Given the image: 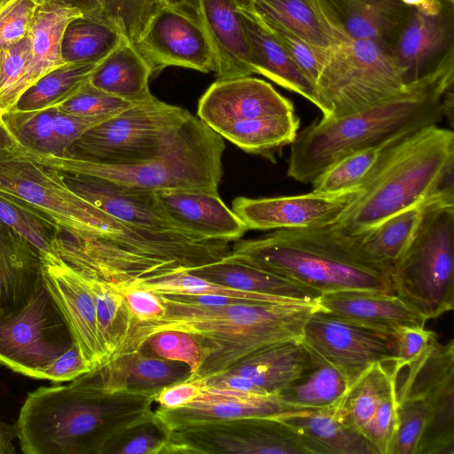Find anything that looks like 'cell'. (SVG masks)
I'll list each match as a JSON object with an SVG mask.
<instances>
[{
	"mask_svg": "<svg viewBox=\"0 0 454 454\" xmlns=\"http://www.w3.org/2000/svg\"><path fill=\"white\" fill-rule=\"evenodd\" d=\"M294 410L297 409L284 403L277 395L204 387L200 395L186 405L176 409L159 408L154 412L171 430L176 431L222 420L278 417Z\"/></svg>",
	"mask_w": 454,
	"mask_h": 454,
	"instance_id": "cell-23",
	"label": "cell"
},
{
	"mask_svg": "<svg viewBox=\"0 0 454 454\" xmlns=\"http://www.w3.org/2000/svg\"><path fill=\"white\" fill-rule=\"evenodd\" d=\"M397 374L394 361L372 365L336 403L341 419L363 434L384 395L396 381Z\"/></svg>",
	"mask_w": 454,
	"mask_h": 454,
	"instance_id": "cell-37",
	"label": "cell"
},
{
	"mask_svg": "<svg viewBox=\"0 0 454 454\" xmlns=\"http://www.w3.org/2000/svg\"><path fill=\"white\" fill-rule=\"evenodd\" d=\"M311 362V355L300 340H288L263 347L201 381L208 387L278 396Z\"/></svg>",
	"mask_w": 454,
	"mask_h": 454,
	"instance_id": "cell-18",
	"label": "cell"
},
{
	"mask_svg": "<svg viewBox=\"0 0 454 454\" xmlns=\"http://www.w3.org/2000/svg\"><path fill=\"white\" fill-rule=\"evenodd\" d=\"M299 340L313 357L338 370L349 387L372 365L396 356V333L334 317L318 308Z\"/></svg>",
	"mask_w": 454,
	"mask_h": 454,
	"instance_id": "cell-13",
	"label": "cell"
},
{
	"mask_svg": "<svg viewBox=\"0 0 454 454\" xmlns=\"http://www.w3.org/2000/svg\"><path fill=\"white\" fill-rule=\"evenodd\" d=\"M300 128V119L294 113L258 118L232 125L218 132L247 153L275 159L286 145L294 141Z\"/></svg>",
	"mask_w": 454,
	"mask_h": 454,
	"instance_id": "cell-36",
	"label": "cell"
},
{
	"mask_svg": "<svg viewBox=\"0 0 454 454\" xmlns=\"http://www.w3.org/2000/svg\"><path fill=\"white\" fill-rule=\"evenodd\" d=\"M141 348L150 355L185 364L192 375L201 362L199 343L193 336L182 331L164 330L155 333L145 340Z\"/></svg>",
	"mask_w": 454,
	"mask_h": 454,
	"instance_id": "cell-48",
	"label": "cell"
},
{
	"mask_svg": "<svg viewBox=\"0 0 454 454\" xmlns=\"http://www.w3.org/2000/svg\"><path fill=\"white\" fill-rule=\"evenodd\" d=\"M425 203L396 213L357 235L363 252L372 260L393 269L415 234Z\"/></svg>",
	"mask_w": 454,
	"mask_h": 454,
	"instance_id": "cell-39",
	"label": "cell"
},
{
	"mask_svg": "<svg viewBox=\"0 0 454 454\" xmlns=\"http://www.w3.org/2000/svg\"><path fill=\"white\" fill-rule=\"evenodd\" d=\"M181 454H307L297 434L276 417L203 423L174 431Z\"/></svg>",
	"mask_w": 454,
	"mask_h": 454,
	"instance_id": "cell-14",
	"label": "cell"
},
{
	"mask_svg": "<svg viewBox=\"0 0 454 454\" xmlns=\"http://www.w3.org/2000/svg\"><path fill=\"white\" fill-rule=\"evenodd\" d=\"M0 222L31 244L41 257L56 255L54 241L61 229L42 211L0 192Z\"/></svg>",
	"mask_w": 454,
	"mask_h": 454,
	"instance_id": "cell-42",
	"label": "cell"
},
{
	"mask_svg": "<svg viewBox=\"0 0 454 454\" xmlns=\"http://www.w3.org/2000/svg\"><path fill=\"white\" fill-rule=\"evenodd\" d=\"M454 61L400 92L353 113L313 121L290 145L287 176L312 183L333 163L351 153L395 143L438 124L453 91Z\"/></svg>",
	"mask_w": 454,
	"mask_h": 454,
	"instance_id": "cell-1",
	"label": "cell"
},
{
	"mask_svg": "<svg viewBox=\"0 0 454 454\" xmlns=\"http://www.w3.org/2000/svg\"><path fill=\"white\" fill-rule=\"evenodd\" d=\"M361 189L337 194L309 193L251 199L238 197L232 211L247 230L313 228L334 224Z\"/></svg>",
	"mask_w": 454,
	"mask_h": 454,
	"instance_id": "cell-17",
	"label": "cell"
},
{
	"mask_svg": "<svg viewBox=\"0 0 454 454\" xmlns=\"http://www.w3.org/2000/svg\"><path fill=\"white\" fill-rule=\"evenodd\" d=\"M173 434L151 411L117 433L102 454H169Z\"/></svg>",
	"mask_w": 454,
	"mask_h": 454,
	"instance_id": "cell-44",
	"label": "cell"
},
{
	"mask_svg": "<svg viewBox=\"0 0 454 454\" xmlns=\"http://www.w3.org/2000/svg\"><path fill=\"white\" fill-rule=\"evenodd\" d=\"M405 87L382 45L372 40L348 39L327 51L315 82L314 105L324 118H335L380 102Z\"/></svg>",
	"mask_w": 454,
	"mask_h": 454,
	"instance_id": "cell-9",
	"label": "cell"
},
{
	"mask_svg": "<svg viewBox=\"0 0 454 454\" xmlns=\"http://www.w3.org/2000/svg\"><path fill=\"white\" fill-rule=\"evenodd\" d=\"M132 43L153 74L168 67L215 72V58L205 29L197 14L188 8L160 5Z\"/></svg>",
	"mask_w": 454,
	"mask_h": 454,
	"instance_id": "cell-15",
	"label": "cell"
},
{
	"mask_svg": "<svg viewBox=\"0 0 454 454\" xmlns=\"http://www.w3.org/2000/svg\"><path fill=\"white\" fill-rule=\"evenodd\" d=\"M159 207L180 232L202 240L232 241L247 231L244 223L220 199L202 190L154 192Z\"/></svg>",
	"mask_w": 454,
	"mask_h": 454,
	"instance_id": "cell-22",
	"label": "cell"
},
{
	"mask_svg": "<svg viewBox=\"0 0 454 454\" xmlns=\"http://www.w3.org/2000/svg\"><path fill=\"white\" fill-rule=\"evenodd\" d=\"M82 15L79 10L59 1H37L27 32L28 62L6 100L4 113L12 110L22 93L40 78L66 64L61 55L62 35L68 22Z\"/></svg>",
	"mask_w": 454,
	"mask_h": 454,
	"instance_id": "cell-24",
	"label": "cell"
},
{
	"mask_svg": "<svg viewBox=\"0 0 454 454\" xmlns=\"http://www.w3.org/2000/svg\"><path fill=\"white\" fill-rule=\"evenodd\" d=\"M318 309L329 316L396 333L411 327H424L427 321L395 294L345 290L322 294Z\"/></svg>",
	"mask_w": 454,
	"mask_h": 454,
	"instance_id": "cell-26",
	"label": "cell"
},
{
	"mask_svg": "<svg viewBox=\"0 0 454 454\" xmlns=\"http://www.w3.org/2000/svg\"><path fill=\"white\" fill-rule=\"evenodd\" d=\"M101 121H103L74 115L57 108L53 121V155H67L78 138Z\"/></svg>",
	"mask_w": 454,
	"mask_h": 454,
	"instance_id": "cell-52",
	"label": "cell"
},
{
	"mask_svg": "<svg viewBox=\"0 0 454 454\" xmlns=\"http://www.w3.org/2000/svg\"><path fill=\"white\" fill-rule=\"evenodd\" d=\"M452 1H454V0H452Z\"/></svg>",
	"mask_w": 454,
	"mask_h": 454,
	"instance_id": "cell-62",
	"label": "cell"
},
{
	"mask_svg": "<svg viewBox=\"0 0 454 454\" xmlns=\"http://www.w3.org/2000/svg\"><path fill=\"white\" fill-rule=\"evenodd\" d=\"M36 0H8L0 7V50L27 36Z\"/></svg>",
	"mask_w": 454,
	"mask_h": 454,
	"instance_id": "cell-50",
	"label": "cell"
},
{
	"mask_svg": "<svg viewBox=\"0 0 454 454\" xmlns=\"http://www.w3.org/2000/svg\"><path fill=\"white\" fill-rule=\"evenodd\" d=\"M8 0H0V7L6 3Z\"/></svg>",
	"mask_w": 454,
	"mask_h": 454,
	"instance_id": "cell-61",
	"label": "cell"
},
{
	"mask_svg": "<svg viewBox=\"0 0 454 454\" xmlns=\"http://www.w3.org/2000/svg\"><path fill=\"white\" fill-rule=\"evenodd\" d=\"M42 282L37 250L0 222V318L22 308Z\"/></svg>",
	"mask_w": 454,
	"mask_h": 454,
	"instance_id": "cell-31",
	"label": "cell"
},
{
	"mask_svg": "<svg viewBox=\"0 0 454 454\" xmlns=\"http://www.w3.org/2000/svg\"><path fill=\"white\" fill-rule=\"evenodd\" d=\"M15 438V426L0 420V454H13L16 451L14 446Z\"/></svg>",
	"mask_w": 454,
	"mask_h": 454,
	"instance_id": "cell-58",
	"label": "cell"
},
{
	"mask_svg": "<svg viewBox=\"0 0 454 454\" xmlns=\"http://www.w3.org/2000/svg\"><path fill=\"white\" fill-rule=\"evenodd\" d=\"M87 278L95 300L98 333L106 362L132 352L138 322L123 293L109 284Z\"/></svg>",
	"mask_w": 454,
	"mask_h": 454,
	"instance_id": "cell-35",
	"label": "cell"
},
{
	"mask_svg": "<svg viewBox=\"0 0 454 454\" xmlns=\"http://www.w3.org/2000/svg\"><path fill=\"white\" fill-rule=\"evenodd\" d=\"M42 1V0H36ZM79 10L84 16L100 19L103 0H55Z\"/></svg>",
	"mask_w": 454,
	"mask_h": 454,
	"instance_id": "cell-57",
	"label": "cell"
},
{
	"mask_svg": "<svg viewBox=\"0 0 454 454\" xmlns=\"http://www.w3.org/2000/svg\"><path fill=\"white\" fill-rule=\"evenodd\" d=\"M335 405L297 409L276 418L299 435L307 454H378L362 434L341 419Z\"/></svg>",
	"mask_w": 454,
	"mask_h": 454,
	"instance_id": "cell-29",
	"label": "cell"
},
{
	"mask_svg": "<svg viewBox=\"0 0 454 454\" xmlns=\"http://www.w3.org/2000/svg\"><path fill=\"white\" fill-rule=\"evenodd\" d=\"M189 272L213 283L270 295L286 302L317 304L321 295L310 287L231 259L229 255Z\"/></svg>",
	"mask_w": 454,
	"mask_h": 454,
	"instance_id": "cell-33",
	"label": "cell"
},
{
	"mask_svg": "<svg viewBox=\"0 0 454 454\" xmlns=\"http://www.w3.org/2000/svg\"><path fill=\"white\" fill-rule=\"evenodd\" d=\"M201 380H185L169 385L154 395V403L162 409L183 407L197 398L203 391Z\"/></svg>",
	"mask_w": 454,
	"mask_h": 454,
	"instance_id": "cell-56",
	"label": "cell"
},
{
	"mask_svg": "<svg viewBox=\"0 0 454 454\" xmlns=\"http://www.w3.org/2000/svg\"><path fill=\"white\" fill-rule=\"evenodd\" d=\"M158 294L165 313L159 319L137 325L132 349H139L150 335L160 331L191 334L200 348L201 362L190 380L223 372L263 347L299 340L307 319L318 308L317 303L296 302L203 305L173 294Z\"/></svg>",
	"mask_w": 454,
	"mask_h": 454,
	"instance_id": "cell-2",
	"label": "cell"
},
{
	"mask_svg": "<svg viewBox=\"0 0 454 454\" xmlns=\"http://www.w3.org/2000/svg\"><path fill=\"white\" fill-rule=\"evenodd\" d=\"M154 395L55 383L27 394L15 424L26 454H102L113 437L153 411Z\"/></svg>",
	"mask_w": 454,
	"mask_h": 454,
	"instance_id": "cell-3",
	"label": "cell"
},
{
	"mask_svg": "<svg viewBox=\"0 0 454 454\" xmlns=\"http://www.w3.org/2000/svg\"><path fill=\"white\" fill-rule=\"evenodd\" d=\"M129 308L138 324L160 318L165 306L160 295L140 286H135L122 292Z\"/></svg>",
	"mask_w": 454,
	"mask_h": 454,
	"instance_id": "cell-54",
	"label": "cell"
},
{
	"mask_svg": "<svg viewBox=\"0 0 454 454\" xmlns=\"http://www.w3.org/2000/svg\"><path fill=\"white\" fill-rule=\"evenodd\" d=\"M319 1L348 39L372 40L387 51L413 9L402 0Z\"/></svg>",
	"mask_w": 454,
	"mask_h": 454,
	"instance_id": "cell-28",
	"label": "cell"
},
{
	"mask_svg": "<svg viewBox=\"0 0 454 454\" xmlns=\"http://www.w3.org/2000/svg\"><path fill=\"white\" fill-rule=\"evenodd\" d=\"M57 107L21 112L10 110L0 117L23 149L54 154L53 121Z\"/></svg>",
	"mask_w": 454,
	"mask_h": 454,
	"instance_id": "cell-45",
	"label": "cell"
},
{
	"mask_svg": "<svg viewBox=\"0 0 454 454\" xmlns=\"http://www.w3.org/2000/svg\"><path fill=\"white\" fill-rule=\"evenodd\" d=\"M228 255L321 294L345 290L395 294L392 268L370 258L356 236L334 224L276 230L237 242Z\"/></svg>",
	"mask_w": 454,
	"mask_h": 454,
	"instance_id": "cell-4",
	"label": "cell"
},
{
	"mask_svg": "<svg viewBox=\"0 0 454 454\" xmlns=\"http://www.w3.org/2000/svg\"><path fill=\"white\" fill-rule=\"evenodd\" d=\"M396 338L394 365L398 372L416 361L438 340L436 333L425 326L402 329L396 333Z\"/></svg>",
	"mask_w": 454,
	"mask_h": 454,
	"instance_id": "cell-53",
	"label": "cell"
},
{
	"mask_svg": "<svg viewBox=\"0 0 454 454\" xmlns=\"http://www.w3.org/2000/svg\"><path fill=\"white\" fill-rule=\"evenodd\" d=\"M153 71L134 44L123 36L118 45L98 65L90 83L113 96L132 103L149 98Z\"/></svg>",
	"mask_w": 454,
	"mask_h": 454,
	"instance_id": "cell-34",
	"label": "cell"
},
{
	"mask_svg": "<svg viewBox=\"0 0 454 454\" xmlns=\"http://www.w3.org/2000/svg\"><path fill=\"white\" fill-rule=\"evenodd\" d=\"M120 30L106 20L79 16L67 25L61 40L65 63H98L121 42Z\"/></svg>",
	"mask_w": 454,
	"mask_h": 454,
	"instance_id": "cell-40",
	"label": "cell"
},
{
	"mask_svg": "<svg viewBox=\"0 0 454 454\" xmlns=\"http://www.w3.org/2000/svg\"><path fill=\"white\" fill-rule=\"evenodd\" d=\"M394 294L426 321L454 309V202L427 201L392 269Z\"/></svg>",
	"mask_w": 454,
	"mask_h": 454,
	"instance_id": "cell-7",
	"label": "cell"
},
{
	"mask_svg": "<svg viewBox=\"0 0 454 454\" xmlns=\"http://www.w3.org/2000/svg\"><path fill=\"white\" fill-rule=\"evenodd\" d=\"M404 4L411 6H416L421 4L424 0H402Z\"/></svg>",
	"mask_w": 454,
	"mask_h": 454,
	"instance_id": "cell-60",
	"label": "cell"
},
{
	"mask_svg": "<svg viewBox=\"0 0 454 454\" xmlns=\"http://www.w3.org/2000/svg\"><path fill=\"white\" fill-rule=\"evenodd\" d=\"M42 278L90 370L106 362L89 279L59 256L41 257Z\"/></svg>",
	"mask_w": 454,
	"mask_h": 454,
	"instance_id": "cell-19",
	"label": "cell"
},
{
	"mask_svg": "<svg viewBox=\"0 0 454 454\" xmlns=\"http://www.w3.org/2000/svg\"><path fill=\"white\" fill-rule=\"evenodd\" d=\"M100 62L64 64L27 89L12 109L28 112L59 107L90 81Z\"/></svg>",
	"mask_w": 454,
	"mask_h": 454,
	"instance_id": "cell-41",
	"label": "cell"
},
{
	"mask_svg": "<svg viewBox=\"0 0 454 454\" xmlns=\"http://www.w3.org/2000/svg\"><path fill=\"white\" fill-rule=\"evenodd\" d=\"M29 53L27 35L19 43L0 50V116L4 113L10 93L27 67Z\"/></svg>",
	"mask_w": 454,
	"mask_h": 454,
	"instance_id": "cell-51",
	"label": "cell"
},
{
	"mask_svg": "<svg viewBox=\"0 0 454 454\" xmlns=\"http://www.w3.org/2000/svg\"><path fill=\"white\" fill-rule=\"evenodd\" d=\"M348 388L338 370L312 356L311 364L301 376L282 390L278 397L296 409H325L334 406Z\"/></svg>",
	"mask_w": 454,
	"mask_h": 454,
	"instance_id": "cell-38",
	"label": "cell"
},
{
	"mask_svg": "<svg viewBox=\"0 0 454 454\" xmlns=\"http://www.w3.org/2000/svg\"><path fill=\"white\" fill-rule=\"evenodd\" d=\"M240 13L254 74L263 75L315 104L314 83L263 23L242 2Z\"/></svg>",
	"mask_w": 454,
	"mask_h": 454,
	"instance_id": "cell-32",
	"label": "cell"
},
{
	"mask_svg": "<svg viewBox=\"0 0 454 454\" xmlns=\"http://www.w3.org/2000/svg\"><path fill=\"white\" fill-rule=\"evenodd\" d=\"M261 21L315 86V82L328 51H324L313 47L301 37L280 25Z\"/></svg>",
	"mask_w": 454,
	"mask_h": 454,
	"instance_id": "cell-49",
	"label": "cell"
},
{
	"mask_svg": "<svg viewBox=\"0 0 454 454\" xmlns=\"http://www.w3.org/2000/svg\"><path fill=\"white\" fill-rule=\"evenodd\" d=\"M90 371L77 345L74 343L47 368L43 380H49L53 384L70 382Z\"/></svg>",
	"mask_w": 454,
	"mask_h": 454,
	"instance_id": "cell-55",
	"label": "cell"
},
{
	"mask_svg": "<svg viewBox=\"0 0 454 454\" xmlns=\"http://www.w3.org/2000/svg\"><path fill=\"white\" fill-rule=\"evenodd\" d=\"M20 150L63 173L82 175L145 192L202 190L218 193L223 176V138L192 114L152 158L129 164H107L70 156Z\"/></svg>",
	"mask_w": 454,
	"mask_h": 454,
	"instance_id": "cell-6",
	"label": "cell"
},
{
	"mask_svg": "<svg viewBox=\"0 0 454 454\" xmlns=\"http://www.w3.org/2000/svg\"><path fill=\"white\" fill-rule=\"evenodd\" d=\"M61 173L74 192L110 215L154 231L180 232L160 210L154 192L129 189L92 176Z\"/></svg>",
	"mask_w": 454,
	"mask_h": 454,
	"instance_id": "cell-25",
	"label": "cell"
},
{
	"mask_svg": "<svg viewBox=\"0 0 454 454\" xmlns=\"http://www.w3.org/2000/svg\"><path fill=\"white\" fill-rule=\"evenodd\" d=\"M388 52L405 85L454 61V1L424 0L413 6Z\"/></svg>",
	"mask_w": 454,
	"mask_h": 454,
	"instance_id": "cell-16",
	"label": "cell"
},
{
	"mask_svg": "<svg viewBox=\"0 0 454 454\" xmlns=\"http://www.w3.org/2000/svg\"><path fill=\"white\" fill-rule=\"evenodd\" d=\"M184 363L148 354L142 348L109 360L73 380L103 393L135 392L155 395L162 388L190 379Z\"/></svg>",
	"mask_w": 454,
	"mask_h": 454,
	"instance_id": "cell-21",
	"label": "cell"
},
{
	"mask_svg": "<svg viewBox=\"0 0 454 454\" xmlns=\"http://www.w3.org/2000/svg\"><path fill=\"white\" fill-rule=\"evenodd\" d=\"M261 20L280 25L313 47L327 51L348 38L319 0H241Z\"/></svg>",
	"mask_w": 454,
	"mask_h": 454,
	"instance_id": "cell-30",
	"label": "cell"
},
{
	"mask_svg": "<svg viewBox=\"0 0 454 454\" xmlns=\"http://www.w3.org/2000/svg\"><path fill=\"white\" fill-rule=\"evenodd\" d=\"M74 340L43 281L19 310L0 318V365L43 380L47 368Z\"/></svg>",
	"mask_w": 454,
	"mask_h": 454,
	"instance_id": "cell-11",
	"label": "cell"
},
{
	"mask_svg": "<svg viewBox=\"0 0 454 454\" xmlns=\"http://www.w3.org/2000/svg\"><path fill=\"white\" fill-rule=\"evenodd\" d=\"M197 16L215 54L217 79L254 74L240 0H197Z\"/></svg>",
	"mask_w": 454,
	"mask_h": 454,
	"instance_id": "cell-27",
	"label": "cell"
},
{
	"mask_svg": "<svg viewBox=\"0 0 454 454\" xmlns=\"http://www.w3.org/2000/svg\"><path fill=\"white\" fill-rule=\"evenodd\" d=\"M454 166V133L438 124L390 145L360 193L334 225L357 236L387 217L432 200Z\"/></svg>",
	"mask_w": 454,
	"mask_h": 454,
	"instance_id": "cell-5",
	"label": "cell"
},
{
	"mask_svg": "<svg viewBox=\"0 0 454 454\" xmlns=\"http://www.w3.org/2000/svg\"><path fill=\"white\" fill-rule=\"evenodd\" d=\"M0 192L42 211L68 234L84 232L96 208L67 185L59 170L31 159L18 144L0 151Z\"/></svg>",
	"mask_w": 454,
	"mask_h": 454,
	"instance_id": "cell-12",
	"label": "cell"
},
{
	"mask_svg": "<svg viewBox=\"0 0 454 454\" xmlns=\"http://www.w3.org/2000/svg\"><path fill=\"white\" fill-rule=\"evenodd\" d=\"M390 145L370 147L345 155L312 182V191L337 194L358 189L373 172Z\"/></svg>",
	"mask_w": 454,
	"mask_h": 454,
	"instance_id": "cell-43",
	"label": "cell"
},
{
	"mask_svg": "<svg viewBox=\"0 0 454 454\" xmlns=\"http://www.w3.org/2000/svg\"><path fill=\"white\" fill-rule=\"evenodd\" d=\"M396 377V429L418 454H454V340H436Z\"/></svg>",
	"mask_w": 454,
	"mask_h": 454,
	"instance_id": "cell-8",
	"label": "cell"
},
{
	"mask_svg": "<svg viewBox=\"0 0 454 454\" xmlns=\"http://www.w3.org/2000/svg\"><path fill=\"white\" fill-rule=\"evenodd\" d=\"M294 113L290 99L250 76L217 79L199 100L198 118L218 133L258 118Z\"/></svg>",
	"mask_w": 454,
	"mask_h": 454,
	"instance_id": "cell-20",
	"label": "cell"
},
{
	"mask_svg": "<svg viewBox=\"0 0 454 454\" xmlns=\"http://www.w3.org/2000/svg\"><path fill=\"white\" fill-rule=\"evenodd\" d=\"M17 142L0 117V151L16 147Z\"/></svg>",
	"mask_w": 454,
	"mask_h": 454,
	"instance_id": "cell-59",
	"label": "cell"
},
{
	"mask_svg": "<svg viewBox=\"0 0 454 454\" xmlns=\"http://www.w3.org/2000/svg\"><path fill=\"white\" fill-rule=\"evenodd\" d=\"M190 114L152 95L88 129L65 156L107 164L144 161L159 152Z\"/></svg>",
	"mask_w": 454,
	"mask_h": 454,
	"instance_id": "cell-10",
	"label": "cell"
},
{
	"mask_svg": "<svg viewBox=\"0 0 454 454\" xmlns=\"http://www.w3.org/2000/svg\"><path fill=\"white\" fill-rule=\"evenodd\" d=\"M136 103L113 96L87 82L73 97L58 109L85 118L106 121Z\"/></svg>",
	"mask_w": 454,
	"mask_h": 454,
	"instance_id": "cell-47",
	"label": "cell"
},
{
	"mask_svg": "<svg viewBox=\"0 0 454 454\" xmlns=\"http://www.w3.org/2000/svg\"><path fill=\"white\" fill-rule=\"evenodd\" d=\"M164 4L180 5L197 14V0H103L100 19L134 43L153 12Z\"/></svg>",
	"mask_w": 454,
	"mask_h": 454,
	"instance_id": "cell-46",
	"label": "cell"
}]
</instances>
